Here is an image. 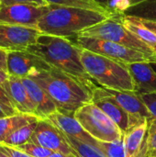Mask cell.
Listing matches in <instances>:
<instances>
[{"label":"cell","mask_w":156,"mask_h":157,"mask_svg":"<svg viewBox=\"0 0 156 157\" xmlns=\"http://www.w3.org/2000/svg\"><path fill=\"white\" fill-rule=\"evenodd\" d=\"M73 42L84 50H87L126 64L140 62H150L153 58L121 44L97 38L74 36V41Z\"/></svg>","instance_id":"cell-7"},{"label":"cell","mask_w":156,"mask_h":157,"mask_svg":"<svg viewBox=\"0 0 156 157\" xmlns=\"http://www.w3.org/2000/svg\"><path fill=\"white\" fill-rule=\"evenodd\" d=\"M150 120H146L139 125L129 129L124 133L126 157H147L148 128Z\"/></svg>","instance_id":"cell-16"},{"label":"cell","mask_w":156,"mask_h":157,"mask_svg":"<svg viewBox=\"0 0 156 157\" xmlns=\"http://www.w3.org/2000/svg\"><path fill=\"white\" fill-rule=\"evenodd\" d=\"M38 121L29 123L28 125H25L17 129V131L12 132L1 144L10 146V147H17L26 143H29L31 136L38 124Z\"/></svg>","instance_id":"cell-22"},{"label":"cell","mask_w":156,"mask_h":157,"mask_svg":"<svg viewBox=\"0 0 156 157\" xmlns=\"http://www.w3.org/2000/svg\"><path fill=\"white\" fill-rule=\"evenodd\" d=\"M46 120L54 125L63 135L76 139L83 143L97 145V140H95L88 132L85 131V129L74 118V113L57 110L50 115Z\"/></svg>","instance_id":"cell-14"},{"label":"cell","mask_w":156,"mask_h":157,"mask_svg":"<svg viewBox=\"0 0 156 157\" xmlns=\"http://www.w3.org/2000/svg\"><path fill=\"white\" fill-rule=\"evenodd\" d=\"M50 10L48 6L16 4L0 6V23L36 28L39 20Z\"/></svg>","instance_id":"cell-8"},{"label":"cell","mask_w":156,"mask_h":157,"mask_svg":"<svg viewBox=\"0 0 156 157\" xmlns=\"http://www.w3.org/2000/svg\"><path fill=\"white\" fill-rule=\"evenodd\" d=\"M0 150H2L3 152H5L6 155H8L10 157H32L27 154H25L24 152L15 148V147H10V146H6L4 144H0Z\"/></svg>","instance_id":"cell-30"},{"label":"cell","mask_w":156,"mask_h":157,"mask_svg":"<svg viewBox=\"0 0 156 157\" xmlns=\"http://www.w3.org/2000/svg\"><path fill=\"white\" fill-rule=\"evenodd\" d=\"M82 63L98 86L119 91H134V85L126 63L87 50L82 51Z\"/></svg>","instance_id":"cell-4"},{"label":"cell","mask_w":156,"mask_h":157,"mask_svg":"<svg viewBox=\"0 0 156 157\" xmlns=\"http://www.w3.org/2000/svg\"><path fill=\"white\" fill-rule=\"evenodd\" d=\"M18 113L19 112L17 109H15L13 108H9V107L5 106V105L0 103V119L9 117V116H13V115H17Z\"/></svg>","instance_id":"cell-32"},{"label":"cell","mask_w":156,"mask_h":157,"mask_svg":"<svg viewBox=\"0 0 156 157\" xmlns=\"http://www.w3.org/2000/svg\"><path fill=\"white\" fill-rule=\"evenodd\" d=\"M145 1H148V0H129V3H130V6H135L143 2H145Z\"/></svg>","instance_id":"cell-38"},{"label":"cell","mask_w":156,"mask_h":157,"mask_svg":"<svg viewBox=\"0 0 156 157\" xmlns=\"http://www.w3.org/2000/svg\"><path fill=\"white\" fill-rule=\"evenodd\" d=\"M48 157H76L75 155H64L61 153H52L51 155Z\"/></svg>","instance_id":"cell-36"},{"label":"cell","mask_w":156,"mask_h":157,"mask_svg":"<svg viewBox=\"0 0 156 157\" xmlns=\"http://www.w3.org/2000/svg\"><path fill=\"white\" fill-rule=\"evenodd\" d=\"M150 63V64H151V66L153 67V69L156 72V54L152 58V60L149 62Z\"/></svg>","instance_id":"cell-39"},{"label":"cell","mask_w":156,"mask_h":157,"mask_svg":"<svg viewBox=\"0 0 156 157\" xmlns=\"http://www.w3.org/2000/svg\"><path fill=\"white\" fill-rule=\"evenodd\" d=\"M105 88V87H104ZM106 91L121 106L129 115V129L146 120L154 118L140 96L134 91H119L105 88ZM128 129V130H129Z\"/></svg>","instance_id":"cell-12"},{"label":"cell","mask_w":156,"mask_h":157,"mask_svg":"<svg viewBox=\"0 0 156 157\" xmlns=\"http://www.w3.org/2000/svg\"><path fill=\"white\" fill-rule=\"evenodd\" d=\"M7 53L8 52L0 49V69L7 73Z\"/></svg>","instance_id":"cell-33"},{"label":"cell","mask_w":156,"mask_h":157,"mask_svg":"<svg viewBox=\"0 0 156 157\" xmlns=\"http://www.w3.org/2000/svg\"><path fill=\"white\" fill-rule=\"evenodd\" d=\"M147 146V157H156V119L154 118L149 121Z\"/></svg>","instance_id":"cell-27"},{"label":"cell","mask_w":156,"mask_h":157,"mask_svg":"<svg viewBox=\"0 0 156 157\" xmlns=\"http://www.w3.org/2000/svg\"><path fill=\"white\" fill-rule=\"evenodd\" d=\"M121 16L122 15H118L109 17L105 21L80 31L76 36L109 40L154 57L155 52L124 27L121 22Z\"/></svg>","instance_id":"cell-5"},{"label":"cell","mask_w":156,"mask_h":157,"mask_svg":"<svg viewBox=\"0 0 156 157\" xmlns=\"http://www.w3.org/2000/svg\"><path fill=\"white\" fill-rule=\"evenodd\" d=\"M26 51L39 56L51 67L74 76L93 89L96 85L82 63V51L67 38L40 34Z\"/></svg>","instance_id":"cell-1"},{"label":"cell","mask_w":156,"mask_h":157,"mask_svg":"<svg viewBox=\"0 0 156 157\" xmlns=\"http://www.w3.org/2000/svg\"><path fill=\"white\" fill-rule=\"evenodd\" d=\"M29 96L35 107L36 116L40 120H46L50 115L58 110L54 102L44 89L31 78H21Z\"/></svg>","instance_id":"cell-17"},{"label":"cell","mask_w":156,"mask_h":157,"mask_svg":"<svg viewBox=\"0 0 156 157\" xmlns=\"http://www.w3.org/2000/svg\"><path fill=\"white\" fill-rule=\"evenodd\" d=\"M2 86L10 97L15 109L19 113L36 116L35 107L21 81V78L9 75L7 80L5 81Z\"/></svg>","instance_id":"cell-18"},{"label":"cell","mask_w":156,"mask_h":157,"mask_svg":"<svg viewBox=\"0 0 156 157\" xmlns=\"http://www.w3.org/2000/svg\"><path fill=\"white\" fill-rule=\"evenodd\" d=\"M40 34L36 28L0 23V49L6 52L26 51Z\"/></svg>","instance_id":"cell-9"},{"label":"cell","mask_w":156,"mask_h":157,"mask_svg":"<svg viewBox=\"0 0 156 157\" xmlns=\"http://www.w3.org/2000/svg\"><path fill=\"white\" fill-rule=\"evenodd\" d=\"M51 66L39 56L28 51H15L7 53V74L18 78H30Z\"/></svg>","instance_id":"cell-10"},{"label":"cell","mask_w":156,"mask_h":157,"mask_svg":"<svg viewBox=\"0 0 156 157\" xmlns=\"http://www.w3.org/2000/svg\"><path fill=\"white\" fill-rule=\"evenodd\" d=\"M94 1H96L97 3H98V4L101 5L106 10H108V9H107V6H108V2H109L110 0H94Z\"/></svg>","instance_id":"cell-37"},{"label":"cell","mask_w":156,"mask_h":157,"mask_svg":"<svg viewBox=\"0 0 156 157\" xmlns=\"http://www.w3.org/2000/svg\"><path fill=\"white\" fill-rule=\"evenodd\" d=\"M38 121H40L38 117L23 113L0 119V144L17 129Z\"/></svg>","instance_id":"cell-20"},{"label":"cell","mask_w":156,"mask_h":157,"mask_svg":"<svg viewBox=\"0 0 156 157\" xmlns=\"http://www.w3.org/2000/svg\"><path fill=\"white\" fill-rule=\"evenodd\" d=\"M115 16L118 15L81 7L50 5V10L39 20L37 29L42 34L68 39Z\"/></svg>","instance_id":"cell-3"},{"label":"cell","mask_w":156,"mask_h":157,"mask_svg":"<svg viewBox=\"0 0 156 157\" xmlns=\"http://www.w3.org/2000/svg\"><path fill=\"white\" fill-rule=\"evenodd\" d=\"M134 85V92L141 94L156 93V72L149 62L126 64Z\"/></svg>","instance_id":"cell-15"},{"label":"cell","mask_w":156,"mask_h":157,"mask_svg":"<svg viewBox=\"0 0 156 157\" xmlns=\"http://www.w3.org/2000/svg\"><path fill=\"white\" fill-rule=\"evenodd\" d=\"M0 103L5 105V106H7L9 108H13L15 109L14 107V104L10 98V97L8 96V94L6 93V91L5 90L4 86H2V84H0Z\"/></svg>","instance_id":"cell-31"},{"label":"cell","mask_w":156,"mask_h":157,"mask_svg":"<svg viewBox=\"0 0 156 157\" xmlns=\"http://www.w3.org/2000/svg\"><path fill=\"white\" fill-rule=\"evenodd\" d=\"M67 143L74 150L76 157H106L103 152L97 146L91 144L83 143L76 139L65 136Z\"/></svg>","instance_id":"cell-23"},{"label":"cell","mask_w":156,"mask_h":157,"mask_svg":"<svg viewBox=\"0 0 156 157\" xmlns=\"http://www.w3.org/2000/svg\"><path fill=\"white\" fill-rule=\"evenodd\" d=\"M16 4H30L35 6H48L45 0H0V6H11Z\"/></svg>","instance_id":"cell-29"},{"label":"cell","mask_w":156,"mask_h":157,"mask_svg":"<svg viewBox=\"0 0 156 157\" xmlns=\"http://www.w3.org/2000/svg\"><path fill=\"white\" fill-rule=\"evenodd\" d=\"M8 77H9V75L0 69V84H3L5 81H6Z\"/></svg>","instance_id":"cell-35"},{"label":"cell","mask_w":156,"mask_h":157,"mask_svg":"<svg viewBox=\"0 0 156 157\" xmlns=\"http://www.w3.org/2000/svg\"><path fill=\"white\" fill-rule=\"evenodd\" d=\"M140 19V18H139ZM141 22L146 27L148 28L150 30L154 31V33H156V22H154V21H149V20H144V19H140Z\"/></svg>","instance_id":"cell-34"},{"label":"cell","mask_w":156,"mask_h":157,"mask_svg":"<svg viewBox=\"0 0 156 157\" xmlns=\"http://www.w3.org/2000/svg\"><path fill=\"white\" fill-rule=\"evenodd\" d=\"M145 106L148 108L152 116L156 119V93L154 94H141L139 95Z\"/></svg>","instance_id":"cell-28"},{"label":"cell","mask_w":156,"mask_h":157,"mask_svg":"<svg viewBox=\"0 0 156 157\" xmlns=\"http://www.w3.org/2000/svg\"><path fill=\"white\" fill-rule=\"evenodd\" d=\"M0 157H10L8 155H6L5 152H3L2 150H0Z\"/></svg>","instance_id":"cell-40"},{"label":"cell","mask_w":156,"mask_h":157,"mask_svg":"<svg viewBox=\"0 0 156 157\" xmlns=\"http://www.w3.org/2000/svg\"><path fill=\"white\" fill-rule=\"evenodd\" d=\"M74 118L97 141L111 143L120 139L124 134L119 126L93 102L76 110Z\"/></svg>","instance_id":"cell-6"},{"label":"cell","mask_w":156,"mask_h":157,"mask_svg":"<svg viewBox=\"0 0 156 157\" xmlns=\"http://www.w3.org/2000/svg\"><path fill=\"white\" fill-rule=\"evenodd\" d=\"M122 16L156 22V0H148L131 6L123 12Z\"/></svg>","instance_id":"cell-21"},{"label":"cell","mask_w":156,"mask_h":157,"mask_svg":"<svg viewBox=\"0 0 156 157\" xmlns=\"http://www.w3.org/2000/svg\"><path fill=\"white\" fill-rule=\"evenodd\" d=\"M53 153L75 155L64 135L48 120H40L31 136L30 142Z\"/></svg>","instance_id":"cell-11"},{"label":"cell","mask_w":156,"mask_h":157,"mask_svg":"<svg viewBox=\"0 0 156 157\" xmlns=\"http://www.w3.org/2000/svg\"><path fill=\"white\" fill-rule=\"evenodd\" d=\"M92 102L108 115L125 133L129 129V115L121 106L100 86L92 89Z\"/></svg>","instance_id":"cell-13"},{"label":"cell","mask_w":156,"mask_h":157,"mask_svg":"<svg viewBox=\"0 0 156 157\" xmlns=\"http://www.w3.org/2000/svg\"><path fill=\"white\" fill-rule=\"evenodd\" d=\"M97 146L103 152L106 157H126L124 134L120 139L111 143L97 141Z\"/></svg>","instance_id":"cell-25"},{"label":"cell","mask_w":156,"mask_h":157,"mask_svg":"<svg viewBox=\"0 0 156 157\" xmlns=\"http://www.w3.org/2000/svg\"><path fill=\"white\" fill-rule=\"evenodd\" d=\"M45 1L48 3V5H52V6H74V7L92 9L103 13H110L108 10H106L101 5H99L94 0H45Z\"/></svg>","instance_id":"cell-24"},{"label":"cell","mask_w":156,"mask_h":157,"mask_svg":"<svg viewBox=\"0 0 156 157\" xmlns=\"http://www.w3.org/2000/svg\"><path fill=\"white\" fill-rule=\"evenodd\" d=\"M121 22L127 29L132 32L156 53V33L146 28L137 17L121 16Z\"/></svg>","instance_id":"cell-19"},{"label":"cell","mask_w":156,"mask_h":157,"mask_svg":"<svg viewBox=\"0 0 156 157\" xmlns=\"http://www.w3.org/2000/svg\"><path fill=\"white\" fill-rule=\"evenodd\" d=\"M49 95L58 110L74 113L92 102V89L79 79L56 68L41 71L30 77Z\"/></svg>","instance_id":"cell-2"},{"label":"cell","mask_w":156,"mask_h":157,"mask_svg":"<svg viewBox=\"0 0 156 157\" xmlns=\"http://www.w3.org/2000/svg\"><path fill=\"white\" fill-rule=\"evenodd\" d=\"M15 148L24 152L25 154L32 157H48L53 153L42 146L33 144V143H26V144H24L20 146L15 147Z\"/></svg>","instance_id":"cell-26"}]
</instances>
